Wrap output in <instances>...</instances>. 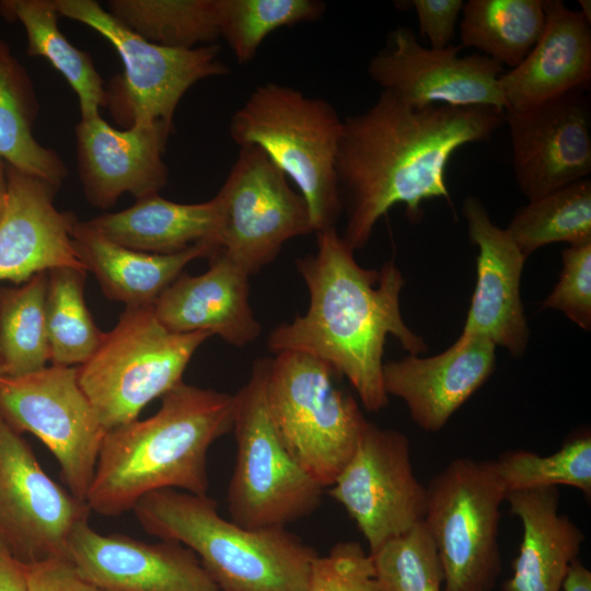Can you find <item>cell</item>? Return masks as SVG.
<instances>
[{"label":"cell","instance_id":"1","mask_svg":"<svg viewBox=\"0 0 591 591\" xmlns=\"http://www.w3.org/2000/svg\"><path fill=\"white\" fill-rule=\"evenodd\" d=\"M505 123L490 107L414 106L381 91L366 111L343 118L336 175L346 227L341 235L354 250L369 242L381 217L403 204L412 222L432 198L451 202L447 170L463 146L488 140Z\"/></svg>","mask_w":591,"mask_h":591},{"label":"cell","instance_id":"2","mask_svg":"<svg viewBox=\"0 0 591 591\" xmlns=\"http://www.w3.org/2000/svg\"><path fill=\"white\" fill-rule=\"evenodd\" d=\"M315 234L316 252L296 260L309 290V309L277 326L268 348L321 359L348 379L368 412H379L389 404L382 376L386 337L394 336L409 355L427 351L401 314L404 277L393 260L380 270L361 267L336 228Z\"/></svg>","mask_w":591,"mask_h":591},{"label":"cell","instance_id":"3","mask_svg":"<svg viewBox=\"0 0 591 591\" xmlns=\"http://www.w3.org/2000/svg\"><path fill=\"white\" fill-rule=\"evenodd\" d=\"M233 407V395L181 382L153 416L106 431L86 498L90 511L119 517L165 488L207 495L208 450L232 430Z\"/></svg>","mask_w":591,"mask_h":591},{"label":"cell","instance_id":"4","mask_svg":"<svg viewBox=\"0 0 591 591\" xmlns=\"http://www.w3.org/2000/svg\"><path fill=\"white\" fill-rule=\"evenodd\" d=\"M132 511L161 541L190 548L220 591H305L317 553L286 528L252 530L228 521L208 495L165 488Z\"/></svg>","mask_w":591,"mask_h":591},{"label":"cell","instance_id":"5","mask_svg":"<svg viewBox=\"0 0 591 591\" xmlns=\"http://www.w3.org/2000/svg\"><path fill=\"white\" fill-rule=\"evenodd\" d=\"M341 127L326 100L266 82L234 112L229 130L239 147L259 148L296 184L317 233L336 228L343 212L336 175Z\"/></svg>","mask_w":591,"mask_h":591},{"label":"cell","instance_id":"6","mask_svg":"<svg viewBox=\"0 0 591 591\" xmlns=\"http://www.w3.org/2000/svg\"><path fill=\"white\" fill-rule=\"evenodd\" d=\"M338 374L305 352L269 359L265 398L274 428L291 457L322 487H331L352 456L368 420L335 384Z\"/></svg>","mask_w":591,"mask_h":591},{"label":"cell","instance_id":"7","mask_svg":"<svg viewBox=\"0 0 591 591\" xmlns=\"http://www.w3.org/2000/svg\"><path fill=\"white\" fill-rule=\"evenodd\" d=\"M209 332L173 333L153 308H126L92 357L77 367L78 382L106 431L138 419L142 408L183 382Z\"/></svg>","mask_w":591,"mask_h":591},{"label":"cell","instance_id":"8","mask_svg":"<svg viewBox=\"0 0 591 591\" xmlns=\"http://www.w3.org/2000/svg\"><path fill=\"white\" fill-rule=\"evenodd\" d=\"M269 359L259 358L233 395L235 465L227 493L231 521L252 530L286 528L312 514L323 491L282 445L270 420L265 383Z\"/></svg>","mask_w":591,"mask_h":591},{"label":"cell","instance_id":"9","mask_svg":"<svg viewBox=\"0 0 591 591\" xmlns=\"http://www.w3.org/2000/svg\"><path fill=\"white\" fill-rule=\"evenodd\" d=\"M422 524L443 570L442 591H493L502 569L496 462L460 457L429 482Z\"/></svg>","mask_w":591,"mask_h":591},{"label":"cell","instance_id":"10","mask_svg":"<svg viewBox=\"0 0 591 591\" xmlns=\"http://www.w3.org/2000/svg\"><path fill=\"white\" fill-rule=\"evenodd\" d=\"M0 415L39 439L60 465L68 490L85 501L106 433L78 382L77 367L47 366L0 378Z\"/></svg>","mask_w":591,"mask_h":591},{"label":"cell","instance_id":"11","mask_svg":"<svg viewBox=\"0 0 591 591\" xmlns=\"http://www.w3.org/2000/svg\"><path fill=\"white\" fill-rule=\"evenodd\" d=\"M216 197L219 251L250 276L271 263L287 241L313 232L304 198L257 147H240Z\"/></svg>","mask_w":591,"mask_h":591},{"label":"cell","instance_id":"12","mask_svg":"<svg viewBox=\"0 0 591 591\" xmlns=\"http://www.w3.org/2000/svg\"><path fill=\"white\" fill-rule=\"evenodd\" d=\"M58 15L85 24L106 38L124 63L123 106L131 125L163 123L172 129L175 109L200 80L225 76L217 44L173 48L153 44L93 0H53Z\"/></svg>","mask_w":591,"mask_h":591},{"label":"cell","instance_id":"13","mask_svg":"<svg viewBox=\"0 0 591 591\" xmlns=\"http://www.w3.org/2000/svg\"><path fill=\"white\" fill-rule=\"evenodd\" d=\"M328 495L355 521L369 554L422 522L427 488L415 476L407 437L370 421Z\"/></svg>","mask_w":591,"mask_h":591},{"label":"cell","instance_id":"14","mask_svg":"<svg viewBox=\"0 0 591 591\" xmlns=\"http://www.w3.org/2000/svg\"><path fill=\"white\" fill-rule=\"evenodd\" d=\"M89 512L85 501L45 473L0 415V538L10 552L25 564L68 558L69 536Z\"/></svg>","mask_w":591,"mask_h":591},{"label":"cell","instance_id":"15","mask_svg":"<svg viewBox=\"0 0 591 591\" xmlns=\"http://www.w3.org/2000/svg\"><path fill=\"white\" fill-rule=\"evenodd\" d=\"M462 48L460 44L425 47L413 30L397 26L370 59L368 74L382 91L414 106H482L505 112L499 85L503 67L479 53L461 56Z\"/></svg>","mask_w":591,"mask_h":591},{"label":"cell","instance_id":"16","mask_svg":"<svg viewBox=\"0 0 591 591\" xmlns=\"http://www.w3.org/2000/svg\"><path fill=\"white\" fill-rule=\"evenodd\" d=\"M586 92L571 91L503 112L515 181L528 200L589 178L591 107Z\"/></svg>","mask_w":591,"mask_h":591},{"label":"cell","instance_id":"17","mask_svg":"<svg viewBox=\"0 0 591 591\" xmlns=\"http://www.w3.org/2000/svg\"><path fill=\"white\" fill-rule=\"evenodd\" d=\"M67 556L83 578L104 591H220L185 545L105 535L88 519L72 530Z\"/></svg>","mask_w":591,"mask_h":591},{"label":"cell","instance_id":"18","mask_svg":"<svg viewBox=\"0 0 591 591\" xmlns=\"http://www.w3.org/2000/svg\"><path fill=\"white\" fill-rule=\"evenodd\" d=\"M462 212L470 240L478 247L476 286L462 334L484 337L519 358L530 338L520 296L526 257L477 197L467 196Z\"/></svg>","mask_w":591,"mask_h":591},{"label":"cell","instance_id":"19","mask_svg":"<svg viewBox=\"0 0 591 591\" xmlns=\"http://www.w3.org/2000/svg\"><path fill=\"white\" fill-rule=\"evenodd\" d=\"M171 131L160 121L119 130L100 114L81 117L76 128L79 173L90 204L106 209L124 193L137 199L158 194L167 182L163 151Z\"/></svg>","mask_w":591,"mask_h":591},{"label":"cell","instance_id":"20","mask_svg":"<svg viewBox=\"0 0 591 591\" xmlns=\"http://www.w3.org/2000/svg\"><path fill=\"white\" fill-rule=\"evenodd\" d=\"M7 194L0 215V281L21 285L57 267L85 269L72 240L76 218L57 210L58 187L5 163Z\"/></svg>","mask_w":591,"mask_h":591},{"label":"cell","instance_id":"21","mask_svg":"<svg viewBox=\"0 0 591 591\" xmlns=\"http://www.w3.org/2000/svg\"><path fill=\"white\" fill-rule=\"evenodd\" d=\"M495 361L494 343L461 334L453 345L438 355H409L384 362L383 385L389 396L404 401L419 428L437 432L489 379Z\"/></svg>","mask_w":591,"mask_h":591},{"label":"cell","instance_id":"22","mask_svg":"<svg viewBox=\"0 0 591 591\" xmlns=\"http://www.w3.org/2000/svg\"><path fill=\"white\" fill-rule=\"evenodd\" d=\"M248 277L218 251L204 274L179 275L157 299L153 312L173 333L209 332L244 347L262 333L248 300Z\"/></svg>","mask_w":591,"mask_h":591},{"label":"cell","instance_id":"23","mask_svg":"<svg viewBox=\"0 0 591 591\" xmlns=\"http://www.w3.org/2000/svg\"><path fill=\"white\" fill-rule=\"evenodd\" d=\"M544 30L515 68L499 78L505 111L536 104L591 84V22L561 0H544Z\"/></svg>","mask_w":591,"mask_h":591},{"label":"cell","instance_id":"24","mask_svg":"<svg viewBox=\"0 0 591 591\" xmlns=\"http://www.w3.org/2000/svg\"><path fill=\"white\" fill-rule=\"evenodd\" d=\"M506 501L520 519L523 533L512 560V576L502 583V591H561L586 537L569 517L559 512L558 487L511 491Z\"/></svg>","mask_w":591,"mask_h":591},{"label":"cell","instance_id":"25","mask_svg":"<svg viewBox=\"0 0 591 591\" xmlns=\"http://www.w3.org/2000/svg\"><path fill=\"white\" fill-rule=\"evenodd\" d=\"M73 245L86 270H91L104 296L126 308L151 306L190 262L219 251L211 241L175 254H152L118 245L76 221Z\"/></svg>","mask_w":591,"mask_h":591},{"label":"cell","instance_id":"26","mask_svg":"<svg viewBox=\"0 0 591 591\" xmlns=\"http://www.w3.org/2000/svg\"><path fill=\"white\" fill-rule=\"evenodd\" d=\"M219 222L216 196L205 202L179 204L153 194L137 199L125 210L96 217L83 224L124 247L152 254H175L206 241L217 244Z\"/></svg>","mask_w":591,"mask_h":591},{"label":"cell","instance_id":"27","mask_svg":"<svg viewBox=\"0 0 591 591\" xmlns=\"http://www.w3.org/2000/svg\"><path fill=\"white\" fill-rule=\"evenodd\" d=\"M36 109L28 77L0 38V158L58 187L67 169L55 151L33 137Z\"/></svg>","mask_w":591,"mask_h":591},{"label":"cell","instance_id":"28","mask_svg":"<svg viewBox=\"0 0 591 591\" xmlns=\"http://www.w3.org/2000/svg\"><path fill=\"white\" fill-rule=\"evenodd\" d=\"M0 13L19 21L27 36V54L44 57L58 70L77 93L81 117L99 114L106 103L103 80L91 57L72 46L57 25L58 13L53 0H4Z\"/></svg>","mask_w":591,"mask_h":591},{"label":"cell","instance_id":"29","mask_svg":"<svg viewBox=\"0 0 591 591\" xmlns=\"http://www.w3.org/2000/svg\"><path fill=\"white\" fill-rule=\"evenodd\" d=\"M462 14L460 45L510 69L524 60L545 26L544 0H468Z\"/></svg>","mask_w":591,"mask_h":591},{"label":"cell","instance_id":"30","mask_svg":"<svg viewBox=\"0 0 591 591\" xmlns=\"http://www.w3.org/2000/svg\"><path fill=\"white\" fill-rule=\"evenodd\" d=\"M86 271L76 267L47 271L45 318L51 366H81L104 338L84 300Z\"/></svg>","mask_w":591,"mask_h":591},{"label":"cell","instance_id":"31","mask_svg":"<svg viewBox=\"0 0 591 591\" xmlns=\"http://www.w3.org/2000/svg\"><path fill=\"white\" fill-rule=\"evenodd\" d=\"M47 271L14 287L0 288V356L3 376H20L47 367L45 318Z\"/></svg>","mask_w":591,"mask_h":591},{"label":"cell","instance_id":"32","mask_svg":"<svg viewBox=\"0 0 591 591\" xmlns=\"http://www.w3.org/2000/svg\"><path fill=\"white\" fill-rule=\"evenodd\" d=\"M111 13L144 39L173 48L215 44L219 0H112Z\"/></svg>","mask_w":591,"mask_h":591},{"label":"cell","instance_id":"33","mask_svg":"<svg viewBox=\"0 0 591 591\" xmlns=\"http://www.w3.org/2000/svg\"><path fill=\"white\" fill-rule=\"evenodd\" d=\"M506 230L526 258L551 243L591 241V181L584 178L529 200Z\"/></svg>","mask_w":591,"mask_h":591},{"label":"cell","instance_id":"34","mask_svg":"<svg viewBox=\"0 0 591 591\" xmlns=\"http://www.w3.org/2000/svg\"><path fill=\"white\" fill-rule=\"evenodd\" d=\"M317 0H219V32L240 63L251 61L263 40L280 27L318 20Z\"/></svg>","mask_w":591,"mask_h":591},{"label":"cell","instance_id":"35","mask_svg":"<svg viewBox=\"0 0 591 591\" xmlns=\"http://www.w3.org/2000/svg\"><path fill=\"white\" fill-rule=\"evenodd\" d=\"M495 462L507 494L566 485L591 498V436L587 430L570 437L553 454L513 450Z\"/></svg>","mask_w":591,"mask_h":591},{"label":"cell","instance_id":"36","mask_svg":"<svg viewBox=\"0 0 591 591\" xmlns=\"http://www.w3.org/2000/svg\"><path fill=\"white\" fill-rule=\"evenodd\" d=\"M370 556L381 591H442V566L422 522Z\"/></svg>","mask_w":591,"mask_h":591},{"label":"cell","instance_id":"37","mask_svg":"<svg viewBox=\"0 0 591 591\" xmlns=\"http://www.w3.org/2000/svg\"><path fill=\"white\" fill-rule=\"evenodd\" d=\"M305 591H381L369 553L358 542H338L314 558Z\"/></svg>","mask_w":591,"mask_h":591},{"label":"cell","instance_id":"38","mask_svg":"<svg viewBox=\"0 0 591 591\" xmlns=\"http://www.w3.org/2000/svg\"><path fill=\"white\" fill-rule=\"evenodd\" d=\"M558 282L542 309L564 313L584 331L591 329V241L571 244L561 252Z\"/></svg>","mask_w":591,"mask_h":591},{"label":"cell","instance_id":"39","mask_svg":"<svg viewBox=\"0 0 591 591\" xmlns=\"http://www.w3.org/2000/svg\"><path fill=\"white\" fill-rule=\"evenodd\" d=\"M419 31L429 47L443 49L452 44L455 26L463 10L462 0H413Z\"/></svg>","mask_w":591,"mask_h":591},{"label":"cell","instance_id":"40","mask_svg":"<svg viewBox=\"0 0 591 591\" xmlns=\"http://www.w3.org/2000/svg\"><path fill=\"white\" fill-rule=\"evenodd\" d=\"M27 591H104L81 576L69 558L26 564Z\"/></svg>","mask_w":591,"mask_h":591},{"label":"cell","instance_id":"41","mask_svg":"<svg viewBox=\"0 0 591 591\" xmlns=\"http://www.w3.org/2000/svg\"><path fill=\"white\" fill-rule=\"evenodd\" d=\"M0 591H27L26 564L18 559L0 538Z\"/></svg>","mask_w":591,"mask_h":591},{"label":"cell","instance_id":"42","mask_svg":"<svg viewBox=\"0 0 591 591\" xmlns=\"http://www.w3.org/2000/svg\"><path fill=\"white\" fill-rule=\"evenodd\" d=\"M561 591H591V571L579 558L571 563L564 579Z\"/></svg>","mask_w":591,"mask_h":591},{"label":"cell","instance_id":"43","mask_svg":"<svg viewBox=\"0 0 591 591\" xmlns=\"http://www.w3.org/2000/svg\"><path fill=\"white\" fill-rule=\"evenodd\" d=\"M5 194H7L5 162L0 158V215L3 209Z\"/></svg>","mask_w":591,"mask_h":591},{"label":"cell","instance_id":"44","mask_svg":"<svg viewBox=\"0 0 591 591\" xmlns=\"http://www.w3.org/2000/svg\"><path fill=\"white\" fill-rule=\"evenodd\" d=\"M578 3L580 5V13L589 21L591 22V2L589 0H578Z\"/></svg>","mask_w":591,"mask_h":591},{"label":"cell","instance_id":"45","mask_svg":"<svg viewBox=\"0 0 591 591\" xmlns=\"http://www.w3.org/2000/svg\"><path fill=\"white\" fill-rule=\"evenodd\" d=\"M1 376H3V372H2L1 356H0V378Z\"/></svg>","mask_w":591,"mask_h":591}]
</instances>
